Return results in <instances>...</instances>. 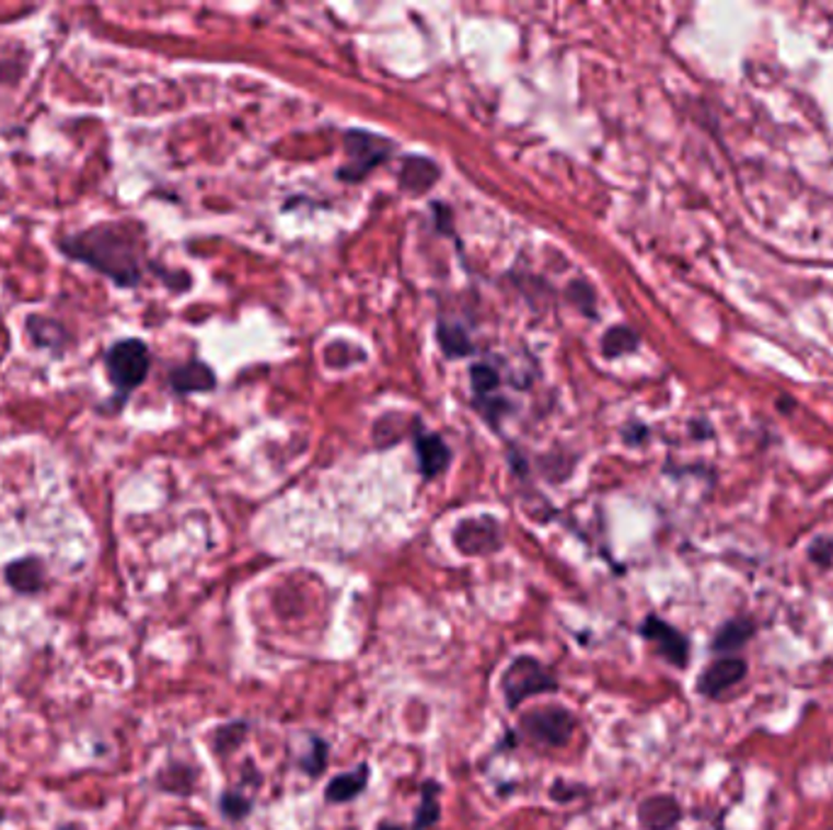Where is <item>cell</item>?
Segmentation results:
<instances>
[{
	"mask_svg": "<svg viewBox=\"0 0 833 830\" xmlns=\"http://www.w3.org/2000/svg\"><path fill=\"white\" fill-rule=\"evenodd\" d=\"M63 256L103 273L115 286L135 288L142 283V251L132 229L125 224H95L81 234L59 239Z\"/></svg>",
	"mask_w": 833,
	"mask_h": 830,
	"instance_id": "cell-1",
	"label": "cell"
},
{
	"mask_svg": "<svg viewBox=\"0 0 833 830\" xmlns=\"http://www.w3.org/2000/svg\"><path fill=\"white\" fill-rule=\"evenodd\" d=\"M500 690L507 708L517 712L519 706L536 694L558 692V680L534 655H517L502 672Z\"/></svg>",
	"mask_w": 833,
	"mask_h": 830,
	"instance_id": "cell-2",
	"label": "cell"
},
{
	"mask_svg": "<svg viewBox=\"0 0 833 830\" xmlns=\"http://www.w3.org/2000/svg\"><path fill=\"white\" fill-rule=\"evenodd\" d=\"M522 734L541 748H566L576 736L578 718L564 704H544L519 718Z\"/></svg>",
	"mask_w": 833,
	"mask_h": 830,
	"instance_id": "cell-3",
	"label": "cell"
},
{
	"mask_svg": "<svg viewBox=\"0 0 833 830\" xmlns=\"http://www.w3.org/2000/svg\"><path fill=\"white\" fill-rule=\"evenodd\" d=\"M149 364V348L142 338H123L107 348L105 370L115 390L120 392V400L129 397V392L147 380Z\"/></svg>",
	"mask_w": 833,
	"mask_h": 830,
	"instance_id": "cell-4",
	"label": "cell"
},
{
	"mask_svg": "<svg viewBox=\"0 0 833 830\" xmlns=\"http://www.w3.org/2000/svg\"><path fill=\"white\" fill-rule=\"evenodd\" d=\"M387 151H391V141H385L383 137L368 132H349L346 135V154H349V161H346V166L339 171V178H363L368 171L387 159Z\"/></svg>",
	"mask_w": 833,
	"mask_h": 830,
	"instance_id": "cell-5",
	"label": "cell"
},
{
	"mask_svg": "<svg viewBox=\"0 0 833 830\" xmlns=\"http://www.w3.org/2000/svg\"><path fill=\"white\" fill-rule=\"evenodd\" d=\"M638 633H641V638H646L648 643H653L656 653L661 655L666 662L673 665V668H680V670L687 668L690 641H687L685 633H680L675 626H670L668 621H663L661 616H653V614H648L644 619V624H641V629H638Z\"/></svg>",
	"mask_w": 833,
	"mask_h": 830,
	"instance_id": "cell-6",
	"label": "cell"
},
{
	"mask_svg": "<svg viewBox=\"0 0 833 830\" xmlns=\"http://www.w3.org/2000/svg\"><path fill=\"white\" fill-rule=\"evenodd\" d=\"M453 543L463 555H488L500 551L502 531L500 523L490 517L483 519H466L461 521L453 531Z\"/></svg>",
	"mask_w": 833,
	"mask_h": 830,
	"instance_id": "cell-7",
	"label": "cell"
},
{
	"mask_svg": "<svg viewBox=\"0 0 833 830\" xmlns=\"http://www.w3.org/2000/svg\"><path fill=\"white\" fill-rule=\"evenodd\" d=\"M745 672H749V665H745L743 658L724 655V658L707 665L705 672L699 675L697 692L707 699H719L724 692H729L733 684H739Z\"/></svg>",
	"mask_w": 833,
	"mask_h": 830,
	"instance_id": "cell-8",
	"label": "cell"
},
{
	"mask_svg": "<svg viewBox=\"0 0 833 830\" xmlns=\"http://www.w3.org/2000/svg\"><path fill=\"white\" fill-rule=\"evenodd\" d=\"M680 818H683L680 804L668 794L648 796L638 806V826L644 830H673L680 823Z\"/></svg>",
	"mask_w": 833,
	"mask_h": 830,
	"instance_id": "cell-9",
	"label": "cell"
},
{
	"mask_svg": "<svg viewBox=\"0 0 833 830\" xmlns=\"http://www.w3.org/2000/svg\"><path fill=\"white\" fill-rule=\"evenodd\" d=\"M368 782H371V768L361 762L359 768L349 772H342L337 777H332L329 784L324 786V802L327 804H349L366 792Z\"/></svg>",
	"mask_w": 833,
	"mask_h": 830,
	"instance_id": "cell-10",
	"label": "cell"
},
{
	"mask_svg": "<svg viewBox=\"0 0 833 830\" xmlns=\"http://www.w3.org/2000/svg\"><path fill=\"white\" fill-rule=\"evenodd\" d=\"M5 583L15 589L18 595H37L45 587V563L37 555L13 561L5 567Z\"/></svg>",
	"mask_w": 833,
	"mask_h": 830,
	"instance_id": "cell-11",
	"label": "cell"
},
{
	"mask_svg": "<svg viewBox=\"0 0 833 830\" xmlns=\"http://www.w3.org/2000/svg\"><path fill=\"white\" fill-rule=\"evenodd\" d=\"M171 388L178 395H190V392H210L218 385V378L210 370V366L200 364V360H190L186 366H178L171 370Z\"/></svg>",
	"mask_w": 833,
	"mask_h": 830,
	"instance_id": "cell-12",
	"label": "cell"
},
{
	"mask_svg": "<svg viewBox=\"0 0 833 830\" xmlns=\"http://www.w3.org/2000/svg\"><path fill=\"white\" fill-rule=\"evenodd\" d=\"M417 458H419V471L425 477H437L451 461L449 446L441 441L437 434H419L417 436Z\"/></svg>",
	"mask_w": 833,
	"mask_h": 830,
	"instance_id": "cell-13",
	"label": "cell"
},
{
	"mask_svg": "<svg viewBox=\"0 0 833 830\" xmlns=\"http://www.w3.org/2000/svg\"><path fill=\"white\" fill-rule=\"evenodd\" d=\"M755 633V624L751 619H731L724 624L717 633H714L711 638V650L714 653H739L745 643H749L753 638Z\"/></svg>",
	"mask_w": 833,
	"mask_h": 830,
	"instance_id": "cell-14",
	"label": "cell"
},
{
	"mask_svg": "<svg viewBox=\"0 0 833 830\" xmlns=\"http://www.w3.org/2000/svg\"><path fill=\"white\" fill-rule=\"evenodd\" d=\"M27 334L39 348H51V351H61V348L71 342L69 332L63 330L57 320H49V316H42V314L30 316Z\"/></svg>",
	"mask_w": 833,
	"mask_h": 830,
	"instance_id": "cell-15",
	"label": "cell"
},
{
	"mask_svg": "<svg viewBox=\"0 0 833 830\" xmlns=\"http://www.w3.org/2000/svg\"><path fill=\"white\" fill-rule=\"evenodd\" d=\"M439 178V169L425 157H413L405 161L403 166V188L415 191V193H425L429 191L435 181Z\"/></svg>",
	"mask_w": 833,
	"mask_h": 830,
	"instance_id": "cell-16",
	"label": "cell"
},
{
	"mask_svg": "<svg viewBox=\"0 0 833 830\" xmlns=\"http://www.w3.org/2000/svg\"><path fill=\"white\" fill-rule=\"evenodd\" d=\"M439 794H441V784L435 780L421 782L419 789V806L413 821V830H429L439 821L441 808H439Z\"/></svg>",
	"mask_w": 833,
	"mask_h": 830,
	"instance_id": "cell-17",
	"label": "cell"
},
{
	"mask_svg": "<svg viewBox=\"0 0 833 830\" xmlns=\"http://www.w3.org/2000/svg\"><path fill=\"white\" fill-rule=\"evenodd\" d=\"M157 782L164 792L190 794L193 784H196V772H193L188 764H171V768H164L159 772Z\"/></svg>",
	"mask_w": 833,
	"mask_h": 830,
	"instance_id": "cell-18",
	"label": "cell"
},
{
	"mask_svg": "<svg viewBox=\"0 0 833 830\" xmlns=\"http://www.w3.org/2000/svg\"><path fill=\"white\" fill-rule=\"evenodd\" d=\"M638 346V336L629 326H614L602 338V348L608 356H622V354H632Z\"/></svg>",
	"mask_w": 833,
	"mask_h": 830,
	"instance_id": "cell-19",
	"label": "cell"
},
{
	"mask_svg": "<svg viewBox=\"0 0 833 830\" xmlns=\"http://www.w3.org/2000/svg\"><path fill=\"white\" fill-rule=\"evenodd\" d=\"M246 738V724H242V721H234V724H224L220 726L218 730H215V750L220 752V756H230V752H234L236 748L242 746Z\"/></svg>",
	"mask_w": 833,
	"mask_h": 830,
	"instance_id": "cell-20",
	"label": "cell"
},
{
	"mask_svg": "<svg viewBox=\"0 0 833 830\" xmlns=\"http://www.w3.org/2000/svg\"><path fill=\"white\" fill-rule=\"evenodd\" d=\"M310 752L305 758H300V768L305 770L312 780L320 777V774L327 770V762H329V746L327 740L322 738H312L310 740Z\"/></svg>",
	"mask_w": 833,
	"mask_h": 830,
	"instance_id": "cell-21",
	"label": "cell"
},
{
	"mask_svg": "<svg viewBox=\"0 0 833 830\" xmlns=\"http://www.w3.org/2000/svg\"><path fill=\"white\" fill-rule=\"evenodd\" d=\"M439 342L443 346V351H447V356H466V354H471L468 336L463 334L461 330H456V326L441 324L439 326Z\"/></svg>",
	"mask_w": 833,
	"mask_h": 830,
	"instance_id": "cell-22",
	"label": "cell"
},
{
	"mask_svg": "<svg viewBox=\"0 0 833 830\" xmlns=\"http://www.w3.org/2000/svg\"><path fill=\"white\" fill-rule=\"evenodd\" d=\"M252 799L242 792H224L220 796V811L230 818V821H242V818L252 814Z\"/></svg>",
	"mask_w": 833,
	"mask_h": 830,
	"instance_id": "cell-23",
	"label": "cell"
},
{
	"mask_svg": "<svg viewBox=\"0 0 833 830\" xmlns=\"http://www.w3.org/2000/svg\"><path fill=\"white\" fill-rule=\"evenodd\" d=\"M471 378H473V388L478 390L481 395H485V392H493L497 388V373L488 366H475Z\"/></svg>",
	"mask_w": 833,
	"mask_h": 830,
	"instance_id": "cell-24",
	"label": "cell"
},
{
	"mask_svg": "<svg viewBox=\"0 0 833 830\" xmlns=\"http://www.w3.org/2000/svg\"><path fill=\"white\" fill-rule=\"evenodd\" d=\"M831 555H833V541L819 539L814 545H811V558H814L817 563L826 565L831 561Z\"/></svg>",
	"mask_w": 833,
	"mask_h": 830,
	"instance_id": "cell-25",
	"label": "cell"
},
{
	"mask_svg": "<svg viewBox=\"0 0 833 830\" xmlns=\"http://www.w3.org/2000/svg\"><path fill=\"white\" fill-rule=\"evenodd\" d=\"M378 830H403V826H393V823H381Z\"/></svg>",
	"mask_w": 833,
	"mask_h": 830,
	"instance_id": "cell-26",
	"label": "cell"
}]
</instances>
